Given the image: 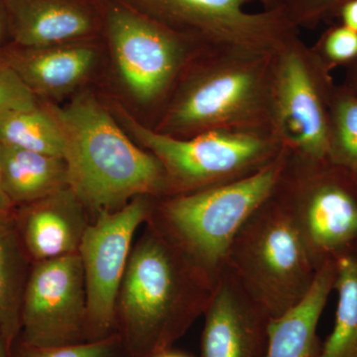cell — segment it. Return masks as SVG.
Segmentation results:
<instances>
[{
    "instance_id": "28",
    "label": "cell",
    "mask_w": 357,
    "mask_h": 357,
    "mask_svg": "<svg viewBox=\"0 0 357 357\" xmlns=\"http://www.w3.org/2000/svg\"><path fill=\"white\" fill-rule=\"evenodd\" d=\"M13 208V204L7 198L6 192L3 190V185H2L1 169H0V222L10 218Z\"/></svg>"
},
{
    "instance_id": "11",
    "label": "cell",
    "mask_w": 357,
    "mask_h": 357,
    "mask_svg": "<svg viewBox=\"0 0 357 357\" xmlns=\"http://www.w3.org/2000/svg\"><path fill=\"white\" fill-rule=\"evenodd\" d=\"M157 199L138 196L123 208L103 211L84 232L79 249L86 293V342L117 333L116 302L134 234L153 213Z\"/></svg>"
},
{
    "instance_id": "30",
    "label": "cell",
    "mask_w": 357,
    "mask_h": 357,
    "mask_svg": "<svg viewBox=\"0 0 357 357\" xmlns=\"http://www.w3.org/2000/svg\"><path fill=\"white\" fill-rule=\"evenodd\" d=\"M352 69L351 74H349V79H347V83L345 86L352 89L357 93V60L356 62L352 63Z\"/></svg>"
},
{
    "instance_id": "15",
    "label": "cell",
    "mask_w": 357,
    "mask_h": 357,
    "mask_svg": "<svg viewBox=\"0 0 357 357\" xmlns=\"http://www.w3.org/2000/svg\"><path fill=\"white\" fill-rule=\"evenodd\" d=\"M10 42L39 47L102 37L98 0H6Z\"/></svg>"
},
{
    "instance_id": "32",
    "label": "cell",
    "mask_w": 357,
    "mask_h": 357,
    "mask_svg": "<svg viewBox=\"0 0 357 357\" xmlns=\"http://www.w3.org/2000/svg\"><path fill=\"white\" fill-rule=\"evenodd\" d=\"M153 357H192L188 356V354H184V352L173 351L172 349H168V351H165L163 352H160V354H156Z\"/></svg>"
},
{
    "instance_id": "19",
    "label": "cell",
    "mask_w": 357,
    "mask_h": 357,
    "mask_svg": "<svg viewBox=\"0 0 357 357\" xmlns=\"http://www.w3.org/2000/svg\"><path fill=\"white\" fill-rule=\"evenodd\" d=\"M27 255L11 218L0 222V335L13 347L20 337Z\"/></svg>"
},
{
    "instance_id": "20",
    "label": "cell",
    "mask_w": 357,
    "mask_h": 357,
    "mask_svg": "<svg viewBox=\"0 0 357 357\" xmlns=\"http://www.w3.org/2000/svg\"><path fill=\"white\" fill-rule=\"evenodd\" d=\"M0 143L64 158V136L45 105L0 114Z\"/></svg>"
},
{
    "instance_id": "23",
    "label": "cell",
    "mask_w": 357,
    "mask_h": 357,
    "mask_svg": "<svg viewBox=\"0 0 357 357\" xmlns=\"http://www.w3.org/2000/svg\"><path fill=\"white\" fill-rule=\"evenodd\" d=\"M13 357H132L119 333L98 340L66 347H35L20 344Z\"/></svg>"
},
{
    "instance_id": "22",
    "label": "cell",
    "mask_w": 357,
    "mask_h": 357,
    "mask_svg": "<svg viewBox=\"0 0 357 357\" xmlns=\"http://www.w3.org/2000/svg\"><path fill=\"white\" fill-rule=\"evenodd\" d=\"M328 159L357 178V93L345 86L333 91Z\"/></svg>"
},
{
    "instance_id": "6",
    "label": "cell",
    "mask_w": 357,
    "mask_h": 357,
    "mask_svg": "<svg viewBox=\"0 0 357 357\" xmlns=\"http://www.w3.org/2000/svg\"><path fill=\"white\" fill-rule=\"evenodd\" d=\"M274 198L287 213L318 270L357 255V178L328 159L287 151Z\"/></svg>"
},
{
    "instance_id": "4",
    "label": "cell",
    "mask_w": 357,
    "mask_h": 357,
    "mask_svg": "<svg viewBox=\"0 0 357 357\" xmlns=\"http://www.w3.org/2000/svg\"><path fill=\"white\" fill-rule=\"evenodd\" d=\"M287 151L246 177L187 194L157 199L150 220L210 279L227 266L234 237L273 192Z\"/></svg>"
},
{
    "instance_id": "25",
    "label": "cell",
    "mask_w": 357,
    "mask_h": 357,
    "mask_svg": "<svg viewBox=\"0 0 357 357\" xmlns=\"http://www.w3.org/2000/svg\"><path fill=\"white\" fill-rule=\"evenodd\" d=\"M314 50L330 69L357 60V32L344 25L328 30Z\"/></svg>"
},
{
    "instance_id": "26",
    "label": "cell",
    "mask_w": 357,
    "mask_h": 357,
    "mask_svg": "<svg viewBox=\"0 0 357 357\" xmlns=\"http://www.w3.org/2000/svg\"><path fill=\"white\" fill-rule=\"evenodd\" d=\"M38 100L8 66L0 62V114L38 107Z\"/></svg>"
},
{
    "instance_id": "13",
    "label": "cell",
    "mask_w": 357,
    "mask_h": 357,
    "mask_svg": "<svg viewBox=\"0 0 357 357\" xmlns=\"http://www.w3.org/2000/svg\"><path fill=\"white\" fill-rule=\"evenodd\" d=\"M203 316L201 357H266L273 319L227 267Z\"/></svg>"
},
{
    "instance_id": "7",
    "label": "cell",
    "mask_w": 357,
    "mask_h": 357,
    "mask_svg": "<svg viewBox=\"0 0 357 357\" xmlns=\"http://www.w3.org/2000/svg\"><path fill=\"white\" fill-rule=\"evenodd\" d=\"M114 114L140 146L161 162L168 197L246 177L271 163L284 149L269 133L211 130L178 138L143 126L117 103Z\"/></svg>"
},
{
    "instance_id": "24",
    "label": "cell",
    "mask_w": 357,
    "mask_h": 357,
    "mask_svg": "<svg viewBox=\"0 0 357 357\" xmlns=\"http://www.w3.org/2000/svg\"><path fill=\"white\" fill-rule=\"evenodd\" d=\"M349 0H277L276 8H280L287 20L296 28L311 27L321 20L340 13Z\"/></svg>"
},
{
    "instance_id": "9",
    "label": "cell",
    "mask_w": 357,
    "mask_h": 357,
    "mask_svg": "<svg viewBox=\"0 0 357 357\" xmlns=\"http://www.w3.org/2000/svg\"><path fill=\"white\" fill-rule=\"evenodd\" d=\"M102 37L122 83L143 105L158 102L172 88L188 53L201 47L123 0H98Z\"/></svg>"
},
{
    "instance_id": "12",
    "label": "cell",
    "mask_w": 357,
    "mask_h": 357,
    "mask_svg": "<svg viewBox=\"0 0 357 357\" xmlns=\"http://www.w3.org/2000/svg\"><path fill=\"white\" fill-rule=\"evenodd\" d=\"M86 293L81 256L35 262L28 275L21 344L59 347L86 342Z\"/></svg>"
},
{
    "instance_id": "16",
    "label": "cell",
    "mask_w": 357,
    "mask_h": 357,
    "mask_svg": "<svg viewBox=\"0 0 357 357\" xmlns=\"http://www.w3.org/2000/svg\"><path fill=\"white\" fill-rule=\"evenodd\" d=\"M22 206L17 234L34 263L79 253L91 220L70 187Z\"/></svg>"
},
{
    "instance_id": "33",
    "label": "cell",
    "mask_w": 357,
    "mask_h": 357,
    "mask_svg": "<svg viewBox=\"0 0 357 357\" xmlns=\"http://www.w3.org/2000/svg\"><path fill=\"white\" fill-rule=\"evenodd\" d=\"M264 6V9H274L277 6V0H259Z\"/></svg>"
},
{
    "instance_id": "8",
    "label": "cell",
    "mask_w": 357,
    "mask_h": 357,
    "mask_svg": "<svg viewBox=\"0 0 357 357\" xmlns=\"http://www.w3.org/2000/svg\"><path fill=\"white\" fill-rule=\"evenodd\" d=\"M330 72L323 59L298 34L272 56L270 128L290 153L328 159L331 103L335 89Z\"/></svg>"
},
{
    "instance_id": "29",
    "label": "cell",
    "mask_w": 357,
    "mask_h": 357,
    "mask_svg": "<svg viewBox=\"0 0 357 357\" xmlns=\"http://www.w3.org/2000/svg\"><path fill=\"white\" fill-rule=\"evenodd\" d=\"M7 39L10 41L7 24L6 0H0V47L7 43Z\"/></svg>"
},
{
    "instance_id": "1",
    "label": "cell",
    "mask_w": 357,
    "mask_h": 357,
    "mask_svg": "<svg viewBox=\"0 0 357 357\" xmlns=\"http://www.w3.org/2000/svg\"><path fill=\"white\" fill-rule=\"evenodd\" d=\"M131 249L116 302L117 333L132 357H153L203 316L213 284L151 220Z\"/></svg>"
},
{
    "instance_id": "5",
    "label": "cell",
    "mask_w": 357,
    "mask_h": 357,
    "mask_svg": "<svg viewBox=\"0 0 357 357\" xmlns=\"http://www.w3.org/2000/svg\"><path fill=\"white\" fill-rule=\"evenodd\" d=\"M225 267L273 319L306 297L318 273L273 192L234 237Z\"/></svg>"
},
{
    "instance_id": "21",
    "label": "cell",
    "mask_w": 357,
    "mask_h": 357,
    "mask_svg": "<svg viewBox=\"0 0 357 357\" xmlns=\"http://www.w3.org/2000/svg\"><path fill=\"white\" fill-rule=\"evenodd\" d=\"M337 263L335 321L319 357H357V255Z\"/></svg>"
},
{
    "instance_id": "10",
    "label": "cell",
    "mask_w": 357,
    "mask_h": 357,
    "mask_svg": "<svg viewBox=\"0 0 357 357\" xmlns=\"http://www.w3.org/2000/svg\"><path fill=\"white\" fill-rule=\"evenodd\" d=\"M206 50L273 54L297 29L280 8L248 13V0H123Z\"/></svg>"
},
{
    "instance_id": "2",
    "label": "cell",
    "mask_w": 357,
    "mask_h": 357,
    "mask_svg": "<svg viewBox=\"0 0 357 357\" xmlns=\"http://www.w3.org/2000/svg\"><path fill=\"white\" fill-rule=\"evenodd\" d=\"M45 107L64 136L69 187L91 222L103 211L123 208L136 197L169 196L161 162L134 144L95 96L82 93L64 107L51 103Z\"/></svg>"
},
{
    "instance_id": "14",
    "label": "cell",
    "mask_w": 357,
    "mask_h": 357,
    "mask_svg": "<svg viewBox=\"0 0 357 357\" xmlns=\"http://www.w3.org/2000/svg\"><path fill=\"white\" fill-rule=\"evenodd\" d=\"M98 38L49 46L0 47V62L20 77L33 95L55 98L86 83L100 61Z\"/></svg>"
},
{
    "instance_id": "27",
    "label": "cell",
    "mask_w": 357,
    "mask_h": 357,
    "mask_svg": "<svg viewBox=\"0 0 357 357\" xmlns=\"http://www.w3.org/2000/svg\"><path fill=\"white\" fill-rule=\"evenodd\" d=\"M342 25L357 32V0H349L340 8Z\"/></svg>"
},
{
    "instance_id": "18",
    "label": "cell",
    "mask_w": 357,
    "mask_h": 357,
    "mask_svg": "<svg viewBox=\"0 0 357 357\" xmlns=\"http://www.w3.org/2000/svg\"><path fill=\"white\" fill-rule=\"evenodd\" d=\"M2 185L13 206H25L69 187L65 159L0 143Z\"/></svg>"
},
{
    "instance_id": "34",
    "label": "cell",
    "mask_w": 357,
    "mask_h": 357,
    "mask_svg": "<svg viewBox=\"0 0 357 357\" xmlns=\"http://www.w3.org/2000/svg\"><path fill=\"white\" fill-rule=\"evenodd\" d=\"M1 222H2V220H1Z\"/></svg>"
},
{
    "instance_id": "31",
    "label": "cell",
    "mask_w": 357,
    "mask_h": 357,
    "mask_svg": "<svg viewBox=\"0 0 357 357\" xmlns=\"http://www.w3.org/2000/svg\"><path fill=\"white\" fill-rule=\"evenodd\" d=\"M13 349L6 338L0 335V357H13Z\"/></svg>"
},
{
    "instance_id": "3",
    "label": "cell",
    "mask_w": 357,
    "mask_h": 357,
    "mask_svg": "<svg viewBox=\"0 0 357 357\" xmlns=\"http://www.w3.org/2000/svg\"><path fill=\"white\" fill-rule=\"evenodd\" d=\"M180 84L155 130L189 138L211 130L271 134L270 84L273 54L210 50Z\"/></svg>"
},
{
    "instance_id": "17",
    "label": "cell",
    "mask_w": 357,
    "mask_h": 357,
    "mask_svg": "<svg viewBox=\"0 0 357 357\" xmlns=\"http://www.w3.org/2000/svg\"><path fill=\"white\" fill-rule=\"evenodd\" d=\"M337 263L319 268L311 290L299 304L272 321L266 357H319L323 342L318 325L335 291Z\"/></svg>"
}]
</instances>
